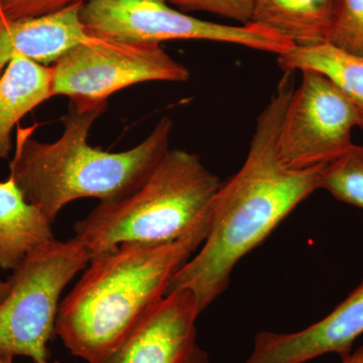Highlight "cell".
Wrapping results in <instances>:
<instances>
[{
    "mask_svg": "<svg viewBox=\"0 0 363 363\" xmlns=\"http://www.w3.org/2000/svg\"><path fill=\"white\" fill-rule=\"evenodd\" d=\"M0 363H13V357L9 355L0 354Z\"/></svg>",
    "mask_w": 363,
    "mask_h": 363,
    "instance_id": "cell-23",
    "label": "cell"
},
{
    "mask_svg": "<svg viewBox=\"0 0 363 363\" xmlns=\"http://www.w3.org/2000/svg\"><path fill=\"white\" fill-rule=\"evenodd\" d=\"M164 1H168V0H164Z\"/></svg>",
    "mask_w": 363,
    "mask_h": 363,
    "instance_id": "cell-24",
    "label": "cell"
},
{
    "mask_svg": "<svg viewBox=\"0 0 363 363\" xmlns=\"http://www.w3.org/2000/svg\"><path fill=\"white\" fill-rule=\"evenodd\" d=\"M83 4L39 18L11 20L0 11V77L13 60L47 66L89 38L81 21Z\"/></svg>",
    "mask_w": 363,
    "mask_h": 363,
    "instance_id": "cell-11",
    "label": "cell"
},
{
    "mask_svg": "<svg viewBox=\"0 0 363 363\" xmlns=\"http://www.w3.org/2000/svg\"><path fill=\"white\" fill-rule=\"evenodd\" d=\"M52 67V96L64 95L78 108L107 104L124 88L150 81L186 82L182 65L155 43H123L88 38L74 45Z\"/></svg>",
    "mask_w": 363,
    "mask_h": 363,
    "instance_id": "cell-7",
    "label": "cell"
},
{
    "mask_svg": "<svg viewBox=\"0 0 363 363\" xmlns=\"http://www.w3.org/2000/svg\"><path fill=\"white\" fill-rule=\"evenodd\" d=\"M91 253L75 238L54 240L14 269L0 301V354L49 363L62 293L89 264Z\"/></svg>",
    "mask_w": 363,
    "mask_h": 363,
    "instance_id": "cell-5",
    "label": "cell"
},
{
    "mask_svg": "<svg viewBox=\"0 0 363 363\" xmlns=\"http://www.w3.org/2000/svg\"><path fill=\"white\" fill-rule=\"evenodd\" d=\"M221 185L198 155L169 150L143 185L78 221L75 238L92 257L126 242L175 241L209 220Z\"/></svg>",
    "mask_w": 363,
    "mask_h": 363,
    "instance_id": "cell-4",
    "label": "cell"
},
{
    "mask_svg": "<svg viewBox=\"0 0 363 363\" xmlns=\"http://www.w3.org/2000/svg\"><path fill=\"white\" fill-rule=\"evenodd\" d=\"M181 11H206L247 25L252 21L255 0H168Z\"/></svg>",
    "mask_w": 363,
    "mask_h": 363,
    "instance_id": "cell-18",
    "label": "cell"
},
{
    "mask_svg": "<svg viewBox=\"0 0 363 363\" xmlns=\"http://www.w3.org/2000/svg\"><path fill=\"white\" fill-rule=\"evenodd\" d=\"M87 0H0V11L11 20L39 18Z\"/></svg>",
    "mask_w": 363,
    "mask_h": 363,
    "instance_id": "cell-19",
    "label": "cell"
},
{
    "mask_svg": "<svg viewBox=\"0 0 363 363\" xmlns=\"http://www.w3.org/2000/svg\"><path fill=\"white\" fill-rule=\"evenodd\" d=\"M52 97V67L16 58L0 77V159L13 150L11 133L28 112Z\"/></svg>",
    "mask_w": 363,
    "mask_h": 363,
    "instance_id": "cell-14",
    "label": "cell"
},
{
    "mask_svg": "<svg viewBox=\"0 0 363 363\" xmlns=\"http://www.w3.org/2000/svg\"><path fill=\"white\" fill-rule=\"evenodd\" d=\"M341 0H255L250 23L267 26L295 47L328 42Z\"/></svg>",
    "mask_w": 363,
    "mask_h": 363,
    "instance_id": "cell-13",
    "label": "cell"
},
{
    "mask_svg": "<svg viewBox=\"0 0 363 363\" xmlns=\"http://www.w3.org/2000/svg\"><path fill=\"white\" fill-rule=\"evenodd\" d=\"M208 226L171 242H126L91 257L57 315L56 334L67 350L88 363L112 350L167 295Z\"/></svg>",
    "mask_w": 363,
    "mask_h": 363,
    "instance_id": "cell-2",
    "label": "cell"
},
{
    "mask_svg": "<svg viewBox=\"0 0 363 363\" xmlns=\"http://www.w3.org/2000/svg\"><path fill=\"white\" fill-rule=\"evenodd\" d=\"M199 303L187 289L167 294L108 352L90 363H188Z\"/></svg>",
    "mask_w": 363,
    "mask_h": 363,
    "instance_id": "cell-9",
    "label": "cell"
},
{
    "mask_svg": "<svg viewBox=\"0 0 363 363\" xmlns=\"http://www.w3.org/2000/svg\"><path fill=\"white\" fill-rule=\"evenodd\" d=\"M106 107L104 104L82 109L71 104L63 118V133L54 143L33 138V126L16 131L9 176L52 224L75 200L98 198L102 202L130 194L169 150L174 123L169 116L160 119L150 135L133 149L109 152L91 147V128Z\"/></svg>",
    "mask_w": 363,
    "mask_h": 363,
    "instance_id": "cell-3",
    "label": "cell"
},
{
    "mask_svg": "<svg viewBox=\"0 0 363 363\" xmlns=\"http://www.w3.org/2000/svg\"><path fill=\"white\" fill-rule=\"evenodd\" d=\"M9 281H0V301L2 300V298L6 295L7 291H9Z\"/></svg>",
    "mask_w": 363,
    "mask_h": 363,
    "instance_id": "cell-22",
    "label": "cell"
},
{
    "mask_svg": "<svg viewBox=\"0 0 363 363\" xmlns=\"http://www.w3.org/2000/svg\"><path fill=\"white\" fill-rule=\"evenodd\" d=\"M342 363H363V346L354 353H350L348 357L343 358Z\"/></svg>",
    "mask_w": 363,
    "mask_h": 363,
    "instance_id": "cell-21",
    "label": "cell"
},
{
    "mask_svg": "<svg viewBox=\"0 0 363 363\" xmlns=\"http://www.w3.org/2000/svg\"><path fill=\"white\" fill-rule=\"evenodd\" d=\"M80 18L87 35L117 42L212 40L278 57L295 48L290 40L259 23L226 26L202 21L172 9L164 0H87Z\"/></svg>",
    "mask_w": 363,
    "mask_h": 363,
    "instance_id": "cell-6",
    "label": "cell"
},
{
    "mask_svg": "<svg viewBox=\"0 0 363 363\" xmlns=\"http://www.w3.org/2000/svg\"><path fill=\"white\" fill-rule=\"evenodd\" d=\"M363 334V281L321 321L295 333L262 331L243 363H305L336 353L345 358Z\"/></svg>",
    "mask_w": 363,
    "mask_h": 363,
    "instance_id": "cell-10",
    "label": "cell"
},
{
    "mask_svg": "<svg viewBox=\"0 0 363 363\" xmlns=\"http://www.w3.org/2000/svg\"><path fill=\"white\" fill-rule=\"evenodd\" d=\"M302 72L279 128L277 150L290 169L327 166L352 147L351 133L359 126L355 105L328 76L312 69Z\"/></svg>",
    "mask_w": 363,
    "mask_h": 363,
    "instance_id": "cell-8",
    "label": "cell"
},
{
    "mask_svg": "<svg viewBox=\"0 0 363 363\" xmlns=\"http://www.w3.org/2000/svg\"><path fill=\"white\" fill-rule=\"evenodd\" d=\"M321 189L339 201L363 209V145H352L342 157L324 167Z\"/></svg>",
    "mask_w": 363,
    "mask_h": 363,
    "instance_id": "cell-16",
    "label": "cell"
},
{
    "mask_svg": "<svg viewBox=\"0 0 363 363\" xmlns=\"http://www.w3.org/2000/svg\"><path fill=\"white\" fill-rule=\"evenodd\" d=\"M329 44L363 60V0H341Z\"/></svg>",
    "mask_w": 363,
    "mask_h": 363,
    "instance_id": "cell-17",
    "label": "cell"
},
{
    "mask_svg": "<svg viewBox=\"0 0 363 363\" xmlns=\"http://www.w3.org/2000/svg\"><path fill=\"white\" fill-rule=\"evenodd\" d=\"M54 240L51 222L26 199L13 177L0 182V269L14 271Z\"/></svg>",
    "mask_w": 363,
    "mask_h": 363,
    "instance_id": "cell-12",
    "label": "cell"
},
{
    "mask_svg": "<svg viewBox=\"0 0 363 363\" xmlns=\"http://www.w3.org/2000/svg\"><path fill=\"white\" fill-rule=\"evenodd\" d=\"M278 64L285 73L312 69L328 76L346 93L355 105L363 130V60L336 49L328 42L295 47L278 57Z\"/></svg>",
    "mask_w": 363,
    "mask_h": 363,
    "instance_id": "cell-15",
    "label": "cell"
},
{
    "mask_svg": "<svg viewBox=\"0 0 363 363\" xmlns=\"http://www.w3.org/2000/svg\"><path fill=\"white\" fill-rule=\"evenodd\" d=\"M294 92L286 73L257 117L245 164L222 183L202 248L177 272L168 293L192 291L204 311L228 286L231 272L291 212L318 189L325 166L290 169L277 150L281 121ZM167 293V294H168Z\"/></svg>",
    "mask_w": 363,
    "mask_h": 363,
    "instance_id": "cell-1",
    "label": "cell"
},
{
    "mask_svg": "<svg viewBox=\"0 0 363 363\" xmlns=\"http://www.w3.org/2000/svg\"><path fill=\"white\" fill-rule=\"evenodd\" d=\"M188 363H210L208 354L199 346H196Z\"/></svg>",
    "mask_w": 363,
    "mask_h": 363,
    "instance_id": "cell-20",
    "label": "cell"
}]
</instances>
